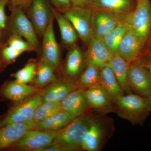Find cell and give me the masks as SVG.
Here are the masks:
<instances>
[{
    "instance_id": "obj_33",
    "label": "cell",
    "mask_w": 151,
    "mask_h": 151,
    "mask_svg": "<svg viewBox=\"0 0 151 151\" xmlns=\"http://www.w3.org/2000/svg\"><path fill=\"white\" fill-rule=\"evenodd\" d=\"M10 0H0V32L4 33L8 27L9 19L5 11Z\"/></svg>"
},
{
    "instance_id": "obj_16",
    "label": "cell",
    "mask_w": 151,
    "mask_h": 151,
    "mask_svg": "<svg viewBox=\"0 0 151 151\" xmlns=\"http://www.w3.org/2000/svg\"><path fill=\"white\" fill-rule=\"evenodd\" d=\"M119 23L118 19L108 11L92 9V30L94 36L97 38L102 39Z\"/></svg>"
},
{
    "instance_id": "obj_27",
    "label": "cell",
    "mask_w": 151,
    "mask_h": 151,
    "mask_svg": "<svg viewBox=\"0 0 151 151\" xmlns=\"http://www.w3.org/2000/svg\"><path fill=\"white\" fill-rule=\"evenodd\" d=\"M55 68L50 63L41 58L37 63L34 81L38 87L48 85L55 80Z\"/></svg>"
},
{
    "instance_id": "obj_20",
    "label": "cell",
    "mask_w": 151,
    "mask_h": 151,
    "mask_svg": "<svg viewBox=\"0 0 151 151\" xmlns=\"http://www.w3.org/2000/svg\"><path fill=\"white\" fill-rule=\"evenodd\" d=\"M36 88L17 80L10 81L4 86L2 94L6 99L18 103L37 92Z\"/></svg>"
},
{
    "instance_id": "obj_1",
    "label": "cell",
    "mask_w": 151,
    "mask_h": 151,
    "mask_svg": "<svg viewBox=\"0 0 151 151\" xmlns=\"http://www.w3.org/2000/svg\"><path fill=\"white\" fill-rule=\"evenodd\" d=\"M81 115L57 131L51 145L43 151H75L82 149L84 137L93 117Z\"/></svg>"
},
{
    "instance_id": "obj_28",
    "label": "cell",
    "mask_w": 151,
    "mask_h": 151,
    "mask_svg": "<svg viewBox=\"0 0 151 151\" xmlns=\"http://www.w3.org/2000/svg\"><path fill=\"white\" fill-rule=\"evenodd\" d=\"M80 87L87 89L101 86L100 68L92 64H86V67L78 79Z\"/></svg>"
},
{
    "instance_id": "obj_8",
    "label": "cell",
    "mask_w": 151,
    "mask_h": 151,
    "mask_svg": "<svg viewBox=\"0 0 151 151\" xmlns=\"http://www.w3.org/2000/svg\"><path fill=\"white\" fill-rule=\"evenodd\" d=\"M54 11L48 0H32L28 15L37 35L42 37L50 21L54 19Z\"/></svg>"
},
{
    "instance_id": "obj_15",
    "label": "cell",
    "mask_w": 151,
    "mask_h": 151,
    "mask_svg": "<svg viewBox=\"0 0 151 151\" xmlns=\"http://www.w3.org/2000/svg\"><path fill=\"white\" fill-rule=\"evenodd\" d=\"M35 123L32 119L0 127V150L11 147L28 130L32 129Z\"/></svg>"
},
{
    "instance_id": "obj_4",
    "label": "cell",
    "mask_w": 151,
    "mask_h": 151,
    "mask_svg": "<svg viewBox=\"0 0 151 151\" xmlns=\"http://www.w3.org/2000/svg\"><path fill=\"white\" fill-rule=\"evenodd\" d=\"M70 22L77 32L79 38L87 45L94 35L92 23V9L89 7L71 6L59 11Z\"/></svg>"
},
{
    "instance_id": "obj_13",
    "label": "cell",
    "mask_w": 151,
    "mask_h": 151,
    "mask_svg": "<svg viewBox=\"0 0 151 151\" xmlns=\"http://www.w3.org/2000/svg\"><path fill=\"white\" fill-rule=\"evenodd\" d=\"M52 19L42 35V59L50 63L55 69L59 67L60 62V52L59 45L55 35Z\"/></svg>"
},
{
    "instance_id": "obj_23",
    "label": "cell",
    "mask_w": 151,
    "mask_h": 151,
    "mask_svg": "<svg viewBox=\"0 0 151 151\" xmlns=\"http://www.w3.org/2000/svg\"><path fill=\"white\" fill-rule=\"evenodd\" d=\"M54 16L59 27L63 45L69 48L76 45L79 37L70 22L63 14L55 8Z\"/></svg>"
},
{
    "instance_id": "obj_37",
    "label": "cell",
    "mask_w": 151,
    "mask_h": 151,
    "mask_svg": "<svg viewBox=\"0 0 151 151\" xmlns=\"http://www.w3.org/2000/svg\"><path fill=\"white\" fill-rule=\"evenodd\" d=\"M147 54L149 57V60L151 61V30L149 35L147 45Z\"/></svg>"
},
{
    "instance_id": "obj_30",
    "label": "cell",
    "mask_w": 151,
    "mask_h": 151,
    "mask_svg": "<svg viewBox=\"0 0 151 151\" xmlns=\"http://www.w3.org/2000/svg\"><path fill=\"white\" fill-rule=\"evenodd\" d=\"M37 65L35 61H30L22 69L13 74V76L17 81L27 84L34 79Z\"/></svg>"
},
{
    "instance_id": "obj_7",
    "label": "cell",
    "mask_w": 151,
    "mask_h": 151,
    "mask_svg": "<svg viewBox=\"0 0 151 151\" xmlns=\"http://www.w3.org/2000/svg\"><path fill=\"white\" fill-rule=\"evenodd\" d=\"M42 102L41 94H36L23 103L13 107L0 122V127L32 120L36 110Z\"/></svg>"
},
{
    "instance_id": "obj_25",
    "label": "cell",
    "mask_w": 151,
    "mask_h": 151,
    "mask_svg": "<svg viewBox=\"0 0 151 151\" xmlns=\"http://www.w3.org/2000/svg\"><path fill=\"white\" fill-rule=\"evenodd\" d=\"M100 72L101 86L114 103L117 98L124 95V92L109 65L100 68Z\"/></svg>"
},
{
    "instance_id": "obj_5",
    "label": "cell",
    "mask_w": 151,
    "mask_h": 151,
    "mask_svg": "<svg viewBox=\"0 0 151 151\" xmlns=\"http://www.w3.org/2000/svg\"><path fill=\"white\" fill-rule=\"evenodd\" d=\"M24 9L21 7L12 6L8 29L9 30L11 33L17 34L20 36L37 49L39 43L37 34L32 23L25 13Z\"/></svg>"
},
{
    "instance_id": "obj_22",
    "label": "cell",
    "mask_w": 151,
    "mask_h": 151,
    "mask_svg": "<svg viewBox=\"0 0 151 151\" xmlns=\"http://www.w3.org/2000/svg\"><path fill=\"white\" fill-rule=\"evenodd\" d=\"M130 64L119 54L113 56L108 65L113 70L117 81L124 92L132 93L129 81V70Z\"/></svg>"
},
{
    "instance_id": "obj_34",
    "label": "cell",
    "mask_w": 151,
    "mask_h": 151,
    "mask_svg": "<svg viewBox=\"0 0 151 151\" xmlns=\"http://www.w3.org/2000/svg\"><path fill=\"white\" fill-rule=\"evenodd\" d=\"M57 10L60 11L66 9L72 6L71 0H50Z\"/></svg>"
},
{
    "instance_id": "obj_35",
    "label": "cell",
    "mask_w": 151,
    "mask_h": 151,
    "mask_svg": "<svg viewBox=\"0 0 151 151\" xmlns=\"http://www.w3.org/2000/svg\"><path fill=\"white\" fill-rule=\"evenodd\" d=\"M32 0H10L12 6H18L24 9L28 8Z\"/></svg>"
},
{
    "instance_id": "obj_26",
    "label": "cell",
    "mask_w": 151,
    "mask_h": 151,
    "mask_svg": "<svg viewBox=\"0 0 151 151\" xmlns=\"http://www.w3.org/2000/svg\"><path fill=\"white\" fill-rule=\"evenodd\" d=\"M129 28V25L128 22H120L102 39L103 42L113 55L117 54L119 44Z\"/></svg>"
},
{
    "instance_id": "obj_19",
    "label": "cell",
    "mask_w": 151,
    "mask_h": 151,
    "mask_svg": "<svg viewBox=\"0 0 151 151\" xmlns=\"http://www.w3.org/2000/svg\"><path fill=\"white\" fill-rule=\"evenodd\" d=\"M80 87L78 83L71 81L53 83L42 93L43 101L60 103L68 94Z\"/></svg>"
},
{
    "instance_id": "obj_18",
    "label": "cell",
    "mask_w": 151,
    "mask_h": 151,
    "mask_svg": "<svg viewBox=\"0 0 151 151\" xmlns=\"http://www.w3.org/2000/svg\"><path fill=\"white\" fill-rule=\"evenodd\" d=\"M85 95L90 108L105 114L115 112L114 103L102 86L87 89Z\"/></svg>"
},
{
    "instance_id": "obj_39",
    "label": "cell",
    "mask_w": 151,
    "mask_h": 151,
    "mask_svg": "<svg viewBox=\"0 0 151 151\" xmlns=\"http://www.w3.org/2000/svg\"><path fill=\"white\" fill-rule=\"evenodd\" d=\"M147 102L148 105L149 110L151 112V94L150 97L147 98Z\"/></svg>"
},
{
    "instance_id": "obj_17",
    "label": "cell",
    "mask_w": 151,
    "mask_h": 151,
    "mask_svg": "<svg viewBox=\"0 0 151 151\" xmlns=\"http://www.w3.org/2000/svg\"><path fill=\"white\" fill-rule=\"evenodd\" d=\"M85 90L83 87H80L68 94L60 103L62 111L77 118L90 108L85 95Z\"/></svg>"
},
{
    "instance_id": "obj_38",
    "label": "cell",
    "mask_w": 151,
    "mask_h": 151,
    "mask_svg": "<svg viewBox=\"0 0 151 151\" xmlns=\"http://www.w3.org/2000/svg\"><path fill=\"white\" fill-rule=\"evenodd\" d=\"M142 64L149 70L151 78V61L148 60V61L142 63Z\"/></svg>"
},
{
    "instance_id": "obj_36",
    "label": "cell",
    "mask_w": 151,
    "mask_h": 151,
    "mask_svg": "<svg viewBox=\"0 0 151 151\" xmlns=\"http://www.w3.org/2000/svg\"><path fill=\"white\" fill-rule=\"evenodd\" d=\"M92 0H71L72 6L79 7H88Z\"/></svg>"
},
{
    "instance_id": "obj_29",
    "label": "cell",
    "mask_w": 151,
    "mask_h": 151,
    "mask_svg": "<svg viewBox=\"0 0 151 151\" xmlns=\"http://www.w3.org/2000/svg\"><path fill=\"white\" fill-rule=\"evenodd\" d=\"M61 111H62L61 103L50 101H43L36 110L33 119L35 123H37L53 116Z\"/></svg>"
},
{
    "instance_id": "obj_41",
    "label": "cell",
    "mask_w": 151,
    "mask_h": 151,
    "mask_svg": "<svg viewBox=\"0 0 151 151\" xmlns=\"http://www.w3.org/2000/svg\"><path fill=\"white\" fill-rule=\"evenodd\" d=\"M3 33L0 32V47H1L2 45V35Z\"/></svg>"
},
{
    "instance_id": "obj_40",
    "label": "cell",
    "mask_w": 151,
    "mask_h": 151,
    "mask_svg": "<svg viewBox=\"0 0 151 151\" xmlns=\"http://www.w3.org/2000/svg\"><path fill=\"white\" fill-rule=\"evenodd\" d=\"M5 64V63L4 62L1 56V54H0V70L2 69L4 65Z\"/></svg>"
},
{
    "instance_id": "obj_14",
    "label": "cell",
    "mask_w": 151,
    "mask_h": 151,
    "mask_svg": "<svg viewBox=\"0 0 151 151\" xmlns=\"http://www.w3.org/2000/svg\"><path fill=\"white\" fill-rule=\"evenodd\" d=\"M84 53L85 64H92L101 68L110 63L113 55L108 50L103 40L93 35L87 45Z\"/></svg>"
},
{
    "instance_id": "obj_3",
    "label": "cell",
    "mask_w": 151,
    "mask_h": 151,
    "mask_svg": "<svg viewBox=\"0 0 151 151\" xmlns=\"http://www.w3.org/2000/svg\"><path fill=\"white\" fill-rule=\"evenodd\" d=\"M136 1V7L127 22L130 28L147 45L151 30L150 0Z\"/></svg>"
},
{
    "instance_id": "obj_2",
    "label": "cell",
    "mask_w": 151,
    "mask_h": 151,
    "mask_svg": "<svg viewBox=\"0 0 151 151\" xmlns=\"http://www.w3.org/2000/svg\"><path fill=\"white\" fill-rule=\"evenodd\" d=\"M114 106L118 116L133 124L142 125L150 113L147 98L132 92L117 98Z\"/></svg>"
},
{
    "instance_id": "obj_10",
    "label": "cell",
    "mask_w": 151,
    "mask_h": 151,
    "mask_svg": "<svg viewBox=\"0 0 151 151\" xmlns=\"http://www.w3.org/2000/svg\"><path fill=\"white\" fill-rule=\"evenodd\" d=\"M136 5V0H92L88 7L108 11L122 22L127 21Z\"/></svg>"
},
{
    "instance_id": "obj_21",
    "label": "cell",
    "mask_w": 151,
    "mask_h": 151,
    "mask_svg": "<svg viewBox=\"0 0 151 151\" xmlns=\"http://www.w3.org/2000/svg\"><path fill=\"white\" fill-rule=\"evenodd\" d=\"M84 63V53L81 48L76 44L69 47L64 68L66 76L70 78L78 76L81 73Z\"/></svg>"
},
{
    "instance_id": "obj_6",
    "label": "cell",
    "mask_w": 151,
    "mask_h": 151,
    "mask_svg": "<svg viewBox=\"0 0 151 151\" xmlns=\"http://www.w3.org/2000/svg\"><path fill=\"white\" fill-rule=\"evenodd\" d=\"M56 132L37 129L28 130L11 147L26 151H43L50 147Z\"/></svg>"
},
{
    "instance_id": "obj_31",
    "label": "cell",
    "mask_w": 151,
    "mask_h": 151,
    "mask_svg": "<svg viewBox=\"0 0 151 151\" xmlns=\"http://www.w3.org/2000/svg\"><path fill=\"white\" fill-rule=\"evenodd\" d=\"M6 45L15 49L22 53L26 52L35 51L37 50L29 42L15 33H11L7 42Z\"/></svg>"
},
{
    "instance_id": "obj_11",
    "label": "cell",
    "mask_w": 151,
    "mask_h": 151,
    "mask_svg": "<svg viewBox=\"0 0 151 151\" xmlns=\"http://www.w3.org/2000/svg\"><path fill=\"white\" fill-rule=\"evenodd\" d=\"M130 88L135 94L145 98L151 94V78L149 70L141 63H132L129 70Z\"/></svg>"
},
{
    "instance_id": "obj_24",
    "label": "cell",
    "mask_w": 151,
    "mask_h": 151,
    "mask_svg": "<svg viewBox=\"0 0 151 151\" xmlns=\"http://www.w3.org/2000/svg\"><path fill=\"white\" fill-rule=\"evenodd\" d=\"M72 115L63 111L35 123L32 129L58 131L75 119Z\"/></svg>"
},
{
    "instance_id": "obj_9",
    "label": "cell",
    "mask_w": 151,
    "mask_h": 151,
    "mask_svg": "<svg viewBox=\"0 0 151 151\" xmlns=\"http://www.w3.org/2000/svg\"><path fill=\"white\" fill-rule=\"evenodd\" d=\"M145 53H147V45L129 27L119 44L117 54L131 64L141 63Z\"/></svg>"
},
{
    "instance_id": "obj_12",
    "label": "cell",
    "mask_w": 151,
    "mask_h": 151,
    "mask_svg": "<svg viewBox=\"0 0 151 151\" xmlns=\"http://www.w3.org/2000/svg\"><path fill=\"white\" fill-rule=\"evenodd\" d=\"M108 122L105 119L93 117L82 145L87 151H98L102 149L108 137Z\"/></svg>"
},
{
    "instance_id": "obj_32",
    "label": "cell",
    "mask_w": 151,
    "mask_h": 151,
    "mask_svg": "<svg viewBox=\"0 0 151 151\" xmlns=\"http://www.w3.org/2000/svg\"><path fill=\"white\" fill-rule=\"evenodd\" d=\"M22 53L20 51L6 45L0 47V54L6 63L14 62Z\"/></svg>"
}]
</instances>
